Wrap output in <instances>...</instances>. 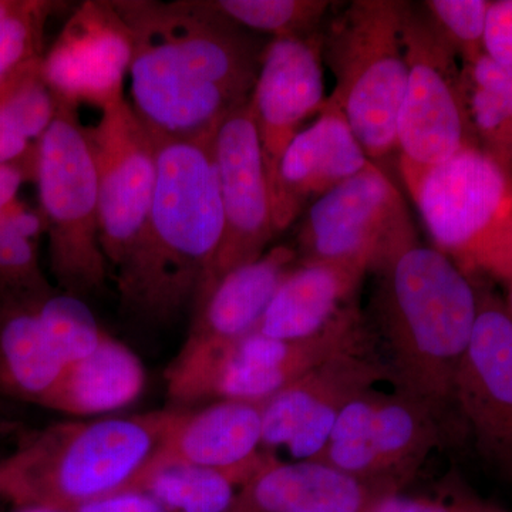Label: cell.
Returning a JSON list of instances; mask_svg holds the SVG:
<instances>
[{"instance_id": "cell-1", "label": "cell", "mask_w": 512, "mask_h": 512, "mask_svg": "<svg viewBox=\"0 0 512 512\" xmlns=\"http://www.w3.org/2000/svg\"><path fill=\"white\" fill-rule=\"evenodd\" d=\"M113 5L133 36L131 106L154 136H211L249 103L268 42L215 0Z\"/></svg>"}, {"instance_id": "cell-2", "label": "cell", "mask_w": 512, "mask_h": 512, "mask_svg": "<svg viewBox=\"0 0 512 512\" xmlns=\"http://www.w3.org/2000/svg\"><path fill=\"white\" fill-rule=\"evenodd\" d=\"M215 133L195 140L153 134V202L134 251L114 275L123 305L147 322H171L195 301L220 247L224 212Z\"/></svg>"}, {"instance_id": "cell-3", "label": "cell", "mask_w": 512, "mask_h": 512, "mask_svg": "<svg viewBox=\"0 0 512 512\" xmlns=\"http://www.w3.org/2000/svg\"><path fill=\"white\" fill-rule=\"evenodd\" d=\"M376 274L375 306L397 392L434 413L453 402L458 366L466 353L480 293L443 252L407 242L384 256Z\"/></svg>"}, {"instance_id": "cell-4", "label": "cell", "mask_w": 512, "mask_h": 512, "mask_svg": "<svg viewBox=\"0 0 512 512\" xmlns=\"http://www.w3.org/2000/svg\"><path fill=\"white\" fill-rule=\"evenodd\" d=\"M180 409L63 421L37 431L0 460V495L70 510L131 490L163 447Z\"/></svg>"}, {"instance_id": "cell-5", "label": "cell", "mask_w": 512, "mask_h": 512, "mask_svg": "<svg viewBox=\"0 0 512 512\" xmlns=\"http://www.w3.org/2000/svg\"><path fill=\"white\" fill-rule=\"evenodd\" d=\"M402 5L355 0L322 29L323 63L335 77L329 99L373 163L397 150V120L409 74Z\"/></svg>"}, {"instance_id": "cell-6", "label": "cell", "mask_w": 512, "mask_h": 512, "mask_svg": "<svg viewBox=\"0 0 512 512\" xmlns=\"http://www.w3.org/2000/svg\"><path fill=\"white\" fill-rule=\"evenodd\" d=\"M36 183L60 292L80 299L100 293L110 266L100 241L96 165L77 107L57 101L37 148Z\"/></svg>"}, {"instance_id": "cell-7", "label": "cell", "mask_w": 512, "mask_h": 512, "mask_svg": "<svg viewBox=\"0 0 512 512\" xmlns=\"http://www.w3.org/2000/svg\"><path fill=\"white\" fill-rule=\"evenodd\" d=\"M407 84L399 120L400 173L426 170L464 147L478 146L468 119L461 63L423 3L403 2Z\"/></svg>"}, {"instance_id": "cell-8", "label": "cell", "mask_w": 512, "mask_h": 512, "mask_svg": "<svg viewBox=\"0 0 512 512\" xmlns=\"http://www.w3.org/2000/svg\"><path fill=\"white\" fill-rule=\"evenodd\" d=\"M402 174L434 248L464 272L512 202V173L480 146Z\"/></svg>"}, {"instance_id": "cell-9", "label": "cell", "mask_w": 512, "mask_h": 512, "mask_svg": "<svg viewBox=\"0 0 512 512\" xmlns=\"http://www.w3.org/2000/svg\"><path fill=\"white\" fill-rule=\"evenodd\" d=\"M416 238L403 195L372 163L305 211L298 241L302 261L349 262L372 271Z\"/></svg>"}, {"instance_id": "cell-10", "label": "cell", "mask_w": 512, "mask_h": 512, "mask_svg": "<svg viewBox=\"0 0 512 512\" xmlns=\"http://www.w3.org/2000/svg\"><path fill=\"white\" fill-rule=\"evenodd\" d=\"M86 133L99 187L101 248L114 276L134 251L150 212L156 138L124 97L101 111L99 123Z\"/></svg>"}, {"instance_id": "cell-11", "label": "cell", "mask_w": 512, "mask_h": 512, "mask_svg": "<svg viewBox=\"0 0 512 512\" xmlns=\"http://www.w3.org/2000/svg\"><path fill=\"white\" fill-rule=\"evenodd\" d=\"M357 308L349 309L312 338L281 340L258 332L202 350L197 373L201 400L262 403L340 353L363 349Z\"/></svg>"}, {"instance_id": "cell-12", "label": "cell", "mask_w": 512, "mask_h": 512, "mask_svg": "<svg viewBox=\"0 0 512 512\" xmlns=\"http://www.w3.org/2000/svg\"><path fill=\"white\" fill-rule=\"evenodd\" d=\"M224 232L198 298L222 276L268 251L276 232L268 175L251 106L225 117L214 137Z\"/></svg>"}, {"instance_id": "cell-13", "label": "cell", "mask_w": 512, "mask_h": 512, "mask_svg": "<svg viewBox=\"0 0 512 512\" xmlns=\"http://www.w3.org/2000/svg\"><path fill=\"white\" fill-rule=\"evenodd\" d=\"M133 36L113 0H86L74 10L42 57V72L57 101L103 111L124 97Z\"/></svg>"}, {"instance_id": "cell-14", "label": "cell", "mask_w": 512, "mask_h": 512, "mask_svg": "<svg viewBox=\"0 0 512 512\" xmlns=\"http://www.w3.org/2000/svg\"><path fill=\"white\" fill-rule=\"evenodd\" d=\"M392 379L365 349L340 353L261 403L262 447H286L296 460L318 456L345 404Z\"/></svg>"}, {"instance_id": "cell-15", "label": "cell", "mask_w": 512, "mask_h": 512, "mask_svg": "<svg viewBox=\"0 0 512 512\" xmlns=\"http://www.w3.org/2000/svg\"><path fill=\"white\" fill-rule=\"evenodd\" d=\"M453 402L466 417L478 453L512 474V319L494 296L480 295Z\"/></svg>"}, {"instance_id": "cell-16", "label": "cell", "mask_w": 512, "mask_h": 512, "mask_svg": "<svg viewBox=\"0 0 512 512\" xmlns=\"http://www.w3.org/2000/svg\"><path fill=\"white\" fill-rule=\"evenodd\" d=\"M326 99L322 30L305 37L271 39L249 100L269 187L303 121L319 114Z\"/></svg>"}, {"instance_id": "cell-17", "label": "cell", "mask_w": 512, "mask_h": 512, "mask_svg": "<svg viewBox=\"0 0 512 512\" xmlns=\"http://www.w3.org/2000/svg\"><path fill=\"white\" fill-rule=\"evenodd\" d=\"M372 163L328 97L319 119L296 134L279 161L269 187L276 232L291 227L323 195Z\"/></svg>"}, {"instance_id": "cell-18", "label": "cell", "mask_w": 512, "mask_h": 512, "mask_svg": "<svg viewBox=\"0 0 512 512\" xmlns=\"http://www.w3.org/2000/svg\"><path fill=\"white\" fill-rule=\"evenodd\" d=\"M261 448V403L217 400L194 412L180 409L147 470L188 464L220 471L241 487L268 460L269 454L262 453Z\"/></svg>"}, {"instance_id": "cell-19", "label": "cell", "mask_w": 512, "mask_h": 512, "mask_svg": "<svg viewBox=\"0 0 512 512\" xmlns=\"http://www.w3.org/2000/svg\"><path fill=\"white\" fill-rule=\"evenodd\" d=\"M389 485L360 480L315 460L293 463L269 456L239 487L228 512H369Z\"/></svg>"}, {"instance_id": "cell-20", "label": "cell", "mask_w": 512, "mask_h": 512, "mask_svg": "<svg viewBox=\"0 0 512 512\" xmlns=\"http://www.w3.org/2000/svg\"><path fill=\"white\" fill-rule=\"evenodd\" d=\"M295 266V249L282 245L222 276L195 301L197 311L181 350L227 345L254 332Z\"/></svg>"}, {"instance_id": "cell-21", "label": "cell", "mask_w": 512, "mask_h": 512, "mask_svg": "<svg viewBox=\"0 0 512 512\" xmlns=\"http://www.w3.org/2000/svg\"><path fill=\"white\" fill-rule=\"evenodd\" d=\"M367 272L349 262L302 261L285 276L254 332L281 340L318 335L355 308Z\"/></svg>"}, {"instance_id": "cell-22", "label": "cell", "mask_w": 512, "mask_h": 512, "mask_svg": "<svg viewBox=\"0 0 512 512\" xmlns=\"http://www.w3.org/2000/svg\"><path fill=\"white\" fill-rule=\"evenodd\" d=\"M45 296L0 286V394L37 406L64 369L40 320Z\"/></svg>"}, {"instance_id": "cell-23", "label": "cell", "mask_w": 512, "mask_h": 512, "mask_svg": "<svg viewBox=\"0 0 512 512\" xmlns=\"http://www.w3.org/2000/svg\"><path fill=\"white\" fill-rule=\"evenodd\" d=\"M146 380L140 357L106 335L89 356L64 367L42 407L72 417L103 416L136 402Z\"/></svg>"}, {"instance_id": "cell-24", "label": "cell", "mask_w": 512, "mask_h": 512, "mask_svg": "<svg viewBox=\"0 0 512 512\" xmlns=\"http://www.w3.org/2000/svg\"><path fill=\"white\" fill-rule=\"evenodd\" d=\"M433 410L406 394L379 392L366 436L379 461L384 480L396 487L436 446Z\"/></svg>"}, {"instance_id": "cell-25", "label": "cell", "mask_w": 512, "mask_h": 512, "mask_svg": "<svg viewBox=\"0 0 512 512\" xmlns=\"http://www.w3.org/2000/svg\"><path fill=\"white\" fill-rule=\"evenodd\" d=\"M461 82L478 146L512 173V67L483 55L461 64Z\"/></svg>"}, {"instance_id": "cell-26", "label": "cell", "mask_w": 512, "mask_h": 512, "mask_svg": "<svg viewBox=\"0 0 512 512\" xmlns=\"http://www.w3.org/2000/svg\"><path fill=\"white\" fill-rule=\"evenodd\" d=\"M131 490H143L167 512H228L239 487L220 471L188 464L150 468Z\"/></svg>"}, {"instance_id": "cell-27", "label": "cell", "mask_w": 512, "mask_h": 512, "mask_svg": "<svg viewBox=\"0 0 512 512\" xmlns=\"http://www.w3.org/2000/svg\"><path fill=\"white\" fill-rule=\"evenodd\" d=\"M45 222L39 211L19 200L0 214V286L49 295L55 292L39 261V239Z\"/></svg>"}, {"instance_id": "cell-28", "label": "cell", "mask_w": 512, "mask_h": 512, "mask_svg": "<svg viewBox=\"0 0 512 512\" xmlns=\"http://www.w3.org/2000/svg\"><path fill=\"white\" fill-rule=\"evenodd\" d=\"M218 6L258 35L272 39L305 37L322 30L323 19L329 12V0H215Z\"/></svg>"}, {"instance_id": "cell-29", "label": "cell", "mask_w": 512, "mask_h": 512, "mask_svg": "<svg viewBox=\"0 0 512 512\" xmlns=\"http://www.w3.org/2000/svg\"><path fill=\"white\" fill-rule=\"evenodd\" d=\"M39 315L46 338L64 367L89 356L107 335L83 299L67 293L45 296Z\"/></svg>"}, {"instance_id": "cell-30", "label": "cell", "mask_w": 512, "mask_h": 512, "mask_svg": "<svg viewBox=\"0 0 512 512\" xmlns=\"http://www.w3.org/2000/svg\"><path fill=\"white\" fill-rule=\"evenodd\" d=\"M60 5L47 0H0V80L45 55L46 22Z\"/></svg>"}, {"instance_id": "cell-31", "label": "cell", "mask_w": 512, "mask_h": 512, "mask_svg": "<svg viewBox=\"0 0 512 512\" xmlns=\"http://www.w3.org/2000/svg\"><path fill=\"white\" fill-rule=\"evenodd\" d=\"M491 0H427L429 13L441 36L453 47L461 64L484 55V32Z\"/></svg>"}, {"instance_id": "cell-32", "label": "cell", "mask_w": 512, "mask_h": 512, "mask_svg": "<svg viewBox=\"0 0 512 512\" xmlns=\"http://www.w3.org/2000/svg\"><path fill=\"white\" fill-rule=\"evenodd\" d=\"M470 271H480L505 284L512 279V202L483 247L477 252Z\"/></svg>"}, {"instance_id": "cell-33", "label": "cell", "mask_w": 512, "mask_h": 512, "mask_svg": "<svg viewBox=\"0 0 512 512\" xmlns=\"http://www.w3.org/2000/svg\"><path fill=\"white\" fill-rule=\"evenodd\" d=\"M484 55L512 67V0H495L488 9Z\"/></svg>"}, {"instance_id": "cell-34", "label": "cell", "mask_w": 512, "mask_h": 512, "mask_svg": "<svg viewBox=\"0 0 512 512\" xmlns=\"http://www.w3.org/2000/svg\"><path fill=\"white\" fill-rule=\"evenodd\" d=\"M483 504L476 500H458L453 503L429 498L404 497L396 491L380 495L369 512H480Z\"/></svg>"}, {"instance_id": "cell-35", "label": "cell", "mask_w": 512, "mask_h": 512, "mask_svg": "<svg viewBox=\"0 0 512 512\" xmlns=\"http://www.w3.org/2000/svg\"><path fill=\"white\" fill-rule=\"evenodd\" d=\"M66 512H167L156 498L143 490H124Z\"/></svg>"}, {"instance_id": "cell-36", "label": "cell", "mask_w": 512, "mask_h": 512, "mask_svg": "<svg viewBox=\"0 0 512 512\" xmlns=\"http://www.w3.org/2000/svg\"><path fill=\"white\" fill-rule=\"evenodd\" d=\"M36 170L37 151L22 160L0 164V214L19 200L20 188L26 181L30 178L36 180Z\"/></svg>"}, {"instance_id": "cell-37", "label": "cell", "mask_w": 512, "mask_h": 512, "mask_svg": "<svg viewBox=\"0 0 512 512\" xmlns=\"http://www.w3.org/2000/svg\"><path fill=\"white\" fill-rule=\"evenodd\" d=\"M13 512H66L59 510V508L46 507V505H23V507H16Z\"/></svg>"}, {"instance_id": "cell-38", "label": "cell", "mask_w": 512, "mask_h": 512, "mask_svg": "<svg viewBox=\"0 0 512 512\" xmlns=\"http://www.w3.org/2000/svg\"><path fill=\"white\" fill-rule=\"evenodd\" d=\"M16 429H18V424L13 423V421L0 420V436L12 433Z\"/></svg>"}, {"instance_id": "cell-39", "label": "cell", "mask_w": 512, "mask_h": 512, "mask_svg": "<svg viewBox=\"0 0 512 512\" xmlns=\"http://www.w3.org/2000/svg\"><path fill=\"white\" fill-rule=\"evenodd\" d=\"M508 293H507V299H505L504 306L505 309H507L508 315L511 316L512 319V279L510 282H508Z\"/></svg>"}, {"instance_id": "cell-40", "label": "cell", "mask_w": 512, "mask_h": 512, "mask_svg": "<svg viewBox=\"0 0 512 512\" xmlns=\"http://www.w3.org/2000/svg\"><path fill=\"white\" fill-rule=\"evenodd\" d=\"M480 512H510V511L501 510V508L491 507V505L483 504V507H481Z\"/></svg>"}, {"instance_id": "cell-41", "label": "cell", "mask_w": 512, "mask_h": 512, "mask_svg": "<svg viewBox=\"0 0 512 512\" xmlns=\"http://www.w3.org/2000/svg\"><path fill=\"white\" fill-rule=\"evenodd\" d=\"M3 500H5V498H3L2 495H0V501H3Z\"/></svg>"}]
</instances>
